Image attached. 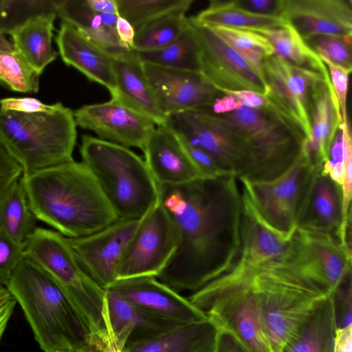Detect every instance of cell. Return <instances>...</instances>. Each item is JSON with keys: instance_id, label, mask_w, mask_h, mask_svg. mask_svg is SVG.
<instances>
[{"instance_id": "obj_52", "label": "cell", "mask_w": 352, "mask_h": 352, "mask_svg": "<svg viewBox=\"0 0 352 352\" xmlns=\"http://www.w3.org/2000/svg\"><path fill=\"white\" fill-rule=\"evenodd\" d=\"M116 31L121 47L127 51L134 50L135 30L126 19L118 17Z\"/></svg>"}, {"instance_id": "obj_23", "label": "cell", "mask_w": 352, "mask_h": 352, "mask_svg": "<svg viewBox=\"0 0 352 352\" xmlns=\"http://www.w3.org/2000/svg\"><path fill=\"white\" fill-rule=\"evenodd\" d=\"M142 151L158 185H181L206 177L192 162L179 136L166 123L156 126Z\"/></svg>"}, {"instance_id": "obj_28", "label": "cell", "mask_w": 352, "mask_h": 352, "mask_svg": "<svg viewBox=\"0 0 352 352\" xmlns=\"http://www.w3.org/2000/svg\"><path fill=\"white\" fill-rule=\"evenodd\" d=\"M221 329L209 318L128 343L122 352H217Z\"/></svg>"}, {"instance_id": "obj_30", "label": "cell", "mask_w": 352, "mask_h": 352, "mask_svg": "<svg viewBox=\"0 0 352 352\" xmlns=\"http://www.w3.org/2000/svg\"><path fill=\"white\" fill-rule=\"evenodd\" d=\"M336 330L330 294L314 307L281 352H333Z\"/></svg>"}, {"instance_id": "obj_18", "label": "cell", "mask_w": 352, "mask_h": 352, "mask_svg": "<svg viewBox=\"0 0 352 352\" xmlns=\"http://www.w3.org/2000/svg\"><path fill=\"white\" fill-rule=\"evenodd\" d=\"M143 67L157 104L166 117L206 107L221 94L199 73L146 63Z\"/></svg>"}, {"instance_id": "obj_50", "label": "cell", "mask_w": 352, "mask_h": 352, "mask_svg": "<svg viewBox=\"0 0 352 352\" xmlns=\"http://www.w3.org/2000/svg\"><path fill=\"white\" fill-rule=\"evenodd\" d=\"M223 95L230 96L239 101L243 107L255 109H266L272 104L268 98L261 94L248 90H219Z\"/></svg>"}, {"instance_id": "obj_32", "label": "cell", "mask_w": 352, "mask_h": 352, "mask_svg": "<svg viewBox=\"0 0 352 352\" xmlns=\"http://www.w3.org/2000/svg\"><path fill=\"white\" fill-rule=\"evenodd\" d=\"M249 30L265 37L273 46L275 54L292 65L329 78L328 70L320 58L287 22L276 28Z\"/></svg>"}, {"instance_id": "obj_35", "label": "cell", "mask_w": 352, "mask_h": 352, "mask_svg": "<svg viewBox=\"0 0 352 352\" xmlns=\"http://www.w3.org/2000/svg\"><path fill=\"white\" fill-rule=\"evenodd\" d=\"M136 52L142 63L199 73L198 45L189 18L185 30L168 46L154 51Z\"/></svg>"}, {"instance_id": "obj_24", "label": "cell", "mask_w": 352, "mask_h": 352, "mask_svg": "<svg viewBox=\"0 0 352 352\" xmlns=\"http://www.w3.org/2000/svg\"><path fill=\"white\" fill-rule=\"evenodd\" d=\"M311 139L303 149L312 164L322 168L342 122L339 103L329 79H318L309 94Z\"/></svg>"}, {"instance_id": "obj_47", "label": "cell", "mask_w": 352, "mask_h": 352, "mask_svg": "<svg viewBox=\"0 0 352 352\" xmlns=\"http://www.w3.org/2000/svg\"><path fill=\"white\" fill-rule=\"evenodd\" d=\"M322 171L329 175L333 181L342 186L344 182V164L340 127H339L334 138L328 160L322 166Z\"/></svg>"}, {"instance_id": "obj_21", "label": "cell", "mask_w": 352, "mask_h": 352, "mask_svg": "<svg viewBox=\"0 0 352 352\" xmlns=\"http://www.w3.org/2000/svg\"><path fill=\"white\" fill-rule=\"evenodd\" d=\"M283 17L304 41L316 35L351 38V0H285Z\"/></svg>"}, {"instance_id": "obj_17", "label": "cell", "mask_w": 352, "mask_h": 352, "mask_svg": "<svg viewBox=\"0 0 352 352\" xmlns=\"http://www.w3.org/2000/svg\"><path fill=\"white\" fill-rule=\"evenodd\" d=\"M74 116L77 126L94 131L98 138L142 151L157 126L151 118L113 98L83 105Z\"/></svg>"}, {"instance_id": "obj_58", "label": "cell", "mask_w": 352, "mask_h": 352, "mask_svg": "<svg viewBox=\"0 0 352 352\" xmlns=\"http://www.w3.org/2000/svg\"><path fill=\"white\" fill-rule=\"evenodd\" d=\"M1 3H2V0H0V8H1Z\"/></svg>"}, {"instance_id": "obj_29", "label": "cell", "mask_w": 352, "mask_h": 352, "mask_svg": "<svg viewBox=\"0 0 352 352\" xmlns=\"http://www.w3.org/2000/svg\"><path fill=\"white\" fill-rule=\"evenodd\" d=\"M57 16L110 54L127 51L120 43L116 31L119 15L98 13L86 0H57Z\"/></svg>"}, {"instance_id": "obj_36", "label": "cell", "mask_w": 352, "mask_h": 352, "mask_svg": "<svg viewBox=\"0 0 352 352\" xmlns=\"http://www.w3.org/2000/svg\"><path fill=\"white\" fill-rule=\"evenodd\" d=\"M39 77L12 41L0 34V83L14 91L36 93Z\"/></svg>"}, {"instance_id": "obj_43", "label": "cell", "mask_w": 352, "mask_h": 352, "mask_svg": "<svg viewBox=\"0 0 352 352\" xmlns=\"http://www.w3.org/2000/svg\"><path fill=\"white\" fill-rule=\"evenodd\" d=\"M342 134V144L344 164V182L342 184L344 210L345 219L351 220V201L352 195V138L349 120H343L340 126Z\"/></svg>"}, {"instance_id": "obj_25", "label": "cell", "mask_w": 352, "mask_h": 352, "mask_svg": "<svg viewBox=\"0 0 352 352\" xmlns=\"http://www.w3.org/2000/svg\"><path fill=\"white\" fill-rule=\"evenodd\" d=\"M241 194V246L239 255L230 268L284 262L291 238L286 239L273 231L261 219L242 190Z\"/></svg>"}, {"instance_id": "obj_3", "label": "cell", "mask_w": 352, "mask_h": 352, "mask_svg": "<svg viewBox=\"0 0 352 352\" xmlns=\"http://www.w3.org/2000/svg\"><path fill=\"white\" fill-rule=\"evenodd\" d=\"M6 288L44 352H74L88 343L83 324L65 293L30 257L24 256Z\"/></svg>"}, {"instance_id": "obj_26", "label": "cell", "mask_w": 352, "mask_h": 352, "mask_svg": "<svg viewBox=\"0 0 352 352\" xmlns=\"http://www.w3.org/2000/svg\"><path fill=\"white\" fill-rule=\"evenodd\" d=\"M56 42L63 61L84 74L90 81L106 87L111 96L116 93L111 55L62 21Z\"/></svg>"}, {"instance_id": "obj_12", "label": "cell", "mask_w": 352, "mask_h": 352, "mask_svg": "<svg viewBox=\"0 0 352 352\" xmlns=\"http://www.w3.org/2000/svg\"><path fill=\"white\" fill-rule=\"evenodd\" d=\"M178 244L177 228L159 199L140 219L126 244L118 265L117 280L157 278L172 259Z\"/></svg>"}, {"instance_id": "obj_31", "label": "cell", "mask_w": 352, "mask_h": 352, "mask_svg": "<svg viewBox=\"0 0 352 352\" xmlns=\"http://www.w3.org/2000/svg\"><path fill=\"white\" fill-rule=\"evenodd\" d=\"M56 16V14L36 16L10 35L14 48L39 75L58 55L52 46L54 23Z\"/></svg>"}, {"instance_id": "obj_15", "label": "cell", "mask_w": 352, "mask_h": 352, "mask_svg": "<svg viewBox=\"0 0 352 352\" xmlns=\"http://www.w3.org/2000/svg\"><path fill=\"white\" fill-rule=\"evenodd\" d=\"M263 74L269 89L265 96L309 141L311 87L318 79L329 78L297 67L276 54L265 58Z\"/></svg>"}, {"instance_id": "obj_40", "label": "cell", "mask_w": 352, "mask_h": 352, "mask_svg": "<svg viewBox=\"0 0 352 352\" xmlns=\"http://www.w3.org/2000/svg\"><path fill=\"white\" fill-rule=\"evenodd\" d=\"M57 0H2L0 34L10 35L18 28L38 16L56 14Z\"/></svg>"}, {"instance_id": "obj_2", "label": "cell", "mask_w": 352, "mask_h": 352, "mask_svg": "<svg viewBox=\"0 0 352 352\" xmlns=\"http://www.w3.org/2000/svg\"><path fill=\"white\" fill-rule=\"evenodd\" d=\"M30 209L66 238L94 233L118 218L95 177L74 160L21 177Z\"/></svg>"}, {"instance_id": "obj_57", "label": "cell", "mask_w": 352, "mask_h": 352, "mask_svg": "<svg viewBox=\"0 0 352 352\" xmlns=\"http://www.w3.org/2000/svg\"><path fill=\"white\" fill-rule=\"evenodd\" d=\"M102 348L106 352H122V351L115 344L109 336L104 342Z\"/></svg>"}, {"instance_id": "obj_38", "label": "cell", "mask_w": 352, "mask_h": 352, "mask_svg": "<svg viewBox=\"0 0 352 352\" xmlns=\"http://www.w3.org/2000/svg\"><path fill=\"white\" fill-rule=\"evenodd\" d=\"M207 27L239 53L264 78V60L275 54L273 46L265 37L247 30L221 25Z\"/></svg>"}, {"instance_id": "obj_5", "label": "cell", "mask_w": 352, "mask_h": 352, "mask_svg": "<svg viewBox=\"0 0 352 352\" xmlns=\"http://www.w3.org/2000/svg\"><path fill=\"white\" fill-rule=\"evenodd\" d=\"M235 269L249 276L272 352H281L314 307L330 295L284 262Z\"/></svg>"}, {"instance_id": "obj_27", "label": "cell", "mask_w": 352, "mask_h": 352, "mask_svg": "<svg viewBox=\"0 0 352 352\" xmlns=\"http://www.w3.org/2000/svg\"><path fill=\"white\" fill-rule=\"evenodd\" d=\"M116 84V98L151 118L156 125L166 123L136 51L111 54Z\"/></svg>"}, {"instance_id": "obj_42", "label": "cell", "mask_w": 352, "mask_h": 352, "mask_svg": "<svg viewBox=\"0 0 352 352\" xmlns=\"http://www.w3.org/2000/svg\"><path fill=\"white\" fill-rule=\"evenodd\" d=\"M24 256V245L0 231V285H8Z\"/></svg>"}, {"instance_id": "obj_46", "label": "cell", "mask_w": 352, "mask_h": 352, "mask_svg": "<svg viewBox=\"0 0 352 352\" xmlns=\"http://www.w3.org/2000/svg\"><path fill=\"white\" fill-rule=\"evenodd\" d=\"M320 59L328 70L330 81L339 103L342 120H348L346 97L351 70L335 65L325 58Z\"/></svg>"}, {"instance_id": "obj_4", "label": "cell", "mask_w": 352, "mask_h": 352, "mask_svg": "<svg viewBox=\"0 0 352 352\" xmlns=\"http://www.w3.org/2000/svg\"><path fill=\"white\" fill-rule=\"evenodd\" d=\"M80 153L118 219L139 220L159 201L158 184L129 148L83 135Z\"/></svg>"}, {"instance_id": "obj_45", "label": "cell", "mask_w": 352, "mask_h": 352, "mask_svg": "<svg viewBox=\"0 0 352 352\" xmlns=\"http://www.w3.org/2000/svg\"><path fill=\"white\" fill-rule=\"evenodd\" d=\"M61 104H48L33 97H7L0 99V109L28 114L51 113L57 110Z\"/></svg>"}, {"instance_id": "obj_55", "label": "cell", "mask_w": 352, "mask_h": 352, "mask_svg": "<svg viewBox=\"0 0 352 352\" xmlns=\"http://www.w3.org/2000/svg\"><path fill=\"white\" fill-rule=\"evenodd\" d=\"M88 6L94 11L98 13L118 14L116 0H86Z\"/></svg>"}, {"instance_id": "obj_16", "label": "cell", "mask_w": 352, "mask_h": 352, "mask_svg": "<svg viewBox=\"0 0 352 352\" xmlns=\"http://www.w3.org/2000/svg\"><path fill=\"white\" fill-rule=\"evenodd\" d=\"M139 221L118 219L91 234L66 238L80 266L103 289L117 280L119 261Z\"/></svg>"}, {"instance_id": "obj_6", "label": "cell", "mask_w": 352, "mask_h": 352, "mask_svg": "<svg viewBox=\"0 0 352 352\" xmlns=\"http://www.w3.org/2000/svg\"><path fill=\"white\" fill-rule=\"evenodd\" d=\"M76 126L74 111L63 104L51 113L0 109V142L22 168L23 177L74 160Z\"/></svg>"}, {"instance_id": "obj_56", "label": "cell", "mask_w": 352, "mask_h": 352, "mask_svg": "<svg viewBox=\"0 0 352 352\" xmlns=\"http://www.w3.org/2000/svg\"><path fill=\"white\" fill-rule=\"evenodd\" d=\"M74 352H106L102 347H98L88 343L83 344Z\"/></svg>"}, {"instance_id": "obj_8", "label": "cell", "mask_w": 352, "mask_h": 352, "mask_svg": "<svg viewBox=\"0 0 352 352\" xmlns=\"http://www.w3.org/2000/svg\"><path fill=\"white\" fill-rule=\"evenodd\" d=\"M188 298L249 352H272L258 300L244 270L230 269Z\"/></svg>"}, {"instance_id": "obj_37", "label": "cell", "mask_w": 352, "mask_h": 352, "mask_svg": "<svg viewBox=\"0 0 352 352\" xmlns=\"http://www.w3.org/2000/svg\"><path fill=\"white\" fill-rule=\"evenodd\" d=\"M186 12L178 10L170 12L137 29L134 50L154 51L173 43L188 26Z\"/></svg>"}, {"instance_id": "obj_11", "label": "cell", "mask_w": 352, "mask_h": 352, "mask_svg": "<svg viewBox=\"0 0 352 352\" xmlns=\"http://www.w3.org/2000/svg\"><path fill=\"white\" fill-rule=\"evenodd\" d=\"M302 148L296 162L284 174L271 181H239L254 209L276 233L289 239L316 169Z\"/></svg>"}, {"instance_id": "obj_20", "label": "cell", "mask_w": 352, "mask_h": 352, "mask_svg": "<svg viewBox=\"0 0 352 352\" xmlns=\"http://www.w3.org/2000/svg\"><path fill=\"white\" fill-rule=\"evenodd\" d=\"M106 289L145 310L183 324L208 318L188 298L155 276L117 280Z\"/></svg>"}, {"instance_id": "obj_13", "label": "cell", "mask_w": 352, "mask_h": 352, "mask_svg": "<svg viewBox=\"0 0 352 352\" xmlns=\"http://www.w3.org/2000/svg\"><path fill=\"white\" fill-rule=\"evenodd\" d=\"M285 263L331 294L351 274V249L332 234L297 228Z\"/></svg>"}, {"instance_id": "obj_44", "label": "cell", "mask_w": 352, "mask_h": 352, "mask_svg": "<svg viewBox=\"0 0 352 352\" xmlns=\"http://www.w3.org/2000/svg\"><path fill=\"white\" fill-rule=\"evenodd\" d=\"M336 328L352 326L351 274L331 294Z\"/></svg>"}, {"instance_id": "obj_54", "label": "cell", "mask_w": 352, "mask_h": 352, "mask_svg": "<svg viewBox=\"0 0 352 352\" xmlns=\"http://www.w3.org/2000/svg\"><path fill=\"white\" fill-rule=\"evenodd\" d=\"M333 352H352V326L336 328Z\"/></svg>"}, {"instance_id": "obj_33", "label": "cell", "mask_w": 352, "mask_h": 352, "mask_svg": "<svg viewBox=\"0 0 352 352\" xmlns=\"http://www.w3.org/2000/svg\"><path fill=\"white\" fill-rule=\"evenodd\" d=\"M36 221L21 177L0 196V231L24 245L37 228Z\"/></svg>"}, {"instance_id": "obj_34", "label": "cell", "mask_w": 352, "mask_h": 352, "mask_svg": "<svg viewBox=\"0 0 352 352\" xmlns=\"http://www.w3.org/2000/svg\"><path fill=\"white\" fill-rule=\"evenodd\" d=\"M192 19L206 26H227L242 30L269 29L284 25L281 16L254 14L238 7L234 1L212 0Z\"/></svg>"}, {"instance_id": "obj_48", "label": "cell", "mask_w": 352, "mask_h": 352, "mask_svg": "<svg viewBox=\"0 0 352 352\" xmlns=\"http://www.w3.org/2000/svg\"><path fill=\"white\" fill-rule=\"evenodd\" d=\"M22 175V168L10 155L0 142V196Z\"/></svg>"}, {"instance_id": "obj_39", "label": "cell", "mask_w": 352, "mask_h": 352, "mask_svg": "<svg viewBox=\"0 0 352 352\" xmlns=\"http://www.w3.org/2000/svg\"><path fill=\"white\" fill-rule=\"evenodd\" d=\"M119 16L126 19L136 30L167 14L187 11L193 0H116Z\"/></svg>"}, {"instance_id": "obj_19", "label": "cell", "mask_w": 352, "mask_h": 352, "mask_svg": "<svg viewBox=\"0 0 352 352\" xmlns=\"http://www.w3.org/2000/svg\"><path fill=\"white\" fill-rule=\"evenodd\" d=\"M297 228L324 232L351 248V221L344 216L342 188L316 169L297 222Z\"/></svg>"}, {"instance_id": "obj_1", "label": "cell", "mask_w": 352, "mask_h": 352, "mask_svg": "<svg viewBox=\"0 0 352 352\" xmlns=\"http://www.w3.org/2000/svg\"><path fill=\"white\" fill-rule=\"evenodd\" d=\"M238 181L228 175L158 185L160 201L179 235L177 251L159 280L179 293L193 292L230 270L241 246Z\"/></svg>"}, {"instance_id": "obj_7", "label": "cell", "mask_w": 352, "mask_h": 352, "mask_svg": "<svg viewBox=\"0 0 352 352\" xmlns=\"http://www.w3.org/2000/svg\"><path fill=\"white\" fill-rule=\"evenodd\" d=\"M24 254L49 274L65 293L83 324L88 344L102 347L108 338L103 318L106 289L82 269L66 237L37 227L25 243Z\"/></svg>"}, {"instance_id": "obj_51", "label": "cell", "mask_w": 352, "mask_h": 352, "mask_svg": "<svg viewBox=\"0 0 352 352\" xmlns=\"http://www.w3.org/2000/svg\"><path fill=\"white\" fill-rule=\"evenodd\" d=\"M16 301L6 287L0 285V340L12 315Z\"/></svg>"}, {"instance_id": "obj_14", "label": "cell", "mask_w": 352, "mask_h": 352, "mask_svg": "<svg viewBox=\"0 0 352 352\" xmlns=\"http://www.w3.org/2000/svg\"><path fill=\"white\" fill-rule=\"evenodd\" d=\"M188 18L198 45L199 74L210 84L218 91L248 90L267 94L265 78L239 53L210 28Z\"/></svg>"}, {"instance_id": "obj_49", "label": "cell", "mask_w": 352, "mask_h": 352, "mask_svg": "<svg viewBox=\"0 0 352 352\" xmlns=\"http://www.w3.org/2000/svg\"><path fill=\"white\" fill-rule=\"evenodd\" d=\"M235 4L248 12L283 17L285 0H234Z\"/></svg>"}, {"instance_id": "obj_53", "label": "cell", "mask_w": 352, "mask_h": 352, "mask_svg": "<svg viewBox=\"0 0 352 352\" xmlns=\"http://www.w3.org/2000/svg\"><path fill=\"white\" fill-rule=\"evenodd\" d=\"M217 352H249L232 333L221 329Z\"/></svg>"}, {"instance_id": "obj_10", "label": "cell", "mask_w": 352, "mask_h": 352, "mask_svg": "<svg viewBox=\"0 0 352 352\" xmlns=\"http://www.w3.org/2000/svg\"><path fill=\"white\" fill-rule=\"evenodd\" d=\"M166 124L183 140L207 153L227 173L238 179L258 181L250 144L220 116L186 110L168 115Z\"/></svg>"}, {"instance_id": "obj_41", "label": "cell", "mask_w": 352, "mask_h": 352, "mask_svg": "<svg viewBox=\"0 0 352 352\" xmlns=\"http://www.w3.org/2000/svg\"><path fill=\"white\" fill-rule=\"evenodd\" d=\"M305 41L320 58L352 70L351 38L316 35Z\"/></svg>"}, {"instance_id": "obj_9", "label": "cell", "mask_w": 352, "mask_h": 352, "mask_svg": "<svg viewBox=\"0 0 352 352\" xmlns=\"http://www.w3.org/2000/svg\"><path fill=\"white\" fill-rule=\"evenodd\" d=\"M230 123L250 144L258 172V182L271 181L284 174L302 153L306 138L272 104L269 109L242 106L215 114Z\"/></svg>"}, {"instance_id": "obj_22", "label": "cell", "mask_w": 352, "mask_h": 352, "mask_svg": "<svg viewBox=\"0 0 352 352\" xmlns=\"http://www.w3.org/2000/svg\"><path fill=\"white\" fill-rule=\"evenodd\" d=\"M103 318L108 336L121 351L128 343L153 338L183 324L138 307L109 289Z\"/></svg>"}]
</instances>
